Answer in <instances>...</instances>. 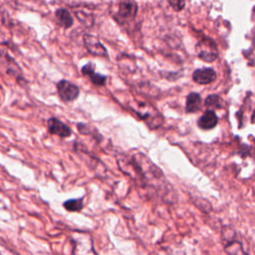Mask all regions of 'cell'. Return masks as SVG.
I'll list each match as a JSON object with an SVG mask.
<instances>
[{"instance_id":"6da1fadb","label":"cell","mask_w":255,"mask_h":255,"mask_svg":"<svg viewBox=\"0 0 255 255\" xmlns=\"http://www.w3.org/2000/svg\"><path fill=\"white\" fill-rule=\"evenodd\" d=\"M138 6L134 0H120L118 3V9L114 18L121 24L128 21H131L137 14Z\"/></svg>"},{"instance_id":"7a4b0ae2","label":"cell","mask_w":255,"mask_h":255,"mask_svg":"<svg viewBox=\"0 0 255 255\" xmlns=\"http://www.w3.org/2000/svg\"><path fill=\"white\" fill-rule=\"evenodd\" d=\"M56 86L59 97L65 103H70L77 100L80 95L79 87L70 81L61 80L57 83Z\"/></svg>"},{"instance_id":"3957f363","label":"cell","mask_w":255,"mask_h":255,"mask_svg":"<svg viewBox=\"0 0 255 255\" xmlns=\"http://www.w3.org/2000/svg\"><path fill=\"white\" fill-rule=\"evenodd\" d=\"M197 57L205 62H213L217 58L215 44L210 39H202L195 47Z\"/></svg>"},{"instance_id":"277c9868","label":"cell","mask_w":255,"mask_h":255,"mask_svg":"<svg viewBox=\"0 0 255 255\" xmlns=\"http://www.w3.org/2000/svg\"><path fill=\"white\" fill-rule=\"evenodd\" d=\"M84 45L88 52L98 57H108V51L106 47L99 41V39L91 34H85L83 37Z\"/></svg>"},{"instance_id":"5b68a950","label":"cell","mask_w":255,"mask_h":255,"mask_svg":"<svg viewBox=\"0 0 255 255\" xmlns=\"http://www.w3.org/2000/svg\"><path fill=\"white\" fill-rule=\"evenodd\" d=\"M47 127L50 133L60 137H69L72 134V129L57 118H50L47 122Z\"/></svg>"},{"instance_id":"8992f818","label":"cell","mask_w":255,"mask_h":255,"mask_svg":"<svg viewBox=\"0 0 255 255\" xmlns=\"http://www.w3.org/2000/svg\"><path fill=\"white\" fill-rule=\"evenodd\" d=\"M192 80L199 85H207L216 80V73L212 68L196 69L192 73Z\"/></svg>"},{"instance_id":"52a82bcc","label":"cell","mask_w":255,"mask_h":255,"mask_svg":"<svg viewBox=\"0 0 255 255\" xmlns=\"http://www.w3.org/2000/svg\"><path fill=\"white\" fill-rule=\"evenodd\" d=\"M95 65L92 63V62H89L87 63L85 66L82 67V74L84 76H87L90 78L91 82L96 85V86H99V87H102V86H105L106 85V82H107V76L105 75H102V74H99V73H96L95 72Z\"/></svg>"},{"instance_id":"ba28073f","label":"cell","mask_w":255,"mask_h":255,"mask_svg":"<svg viewBox=\"0 0 255 255\" xmlns=\"http://www.w3.org/2000/svg\"><path fill=\"white\" fill-rule=\"evenodd\" d=\"M217 124H218V118L214 113V111L212 110L205 111L204 114L197 121L198 128L204 130L212 129L213 128L216 127Z\"/></svg>"},{"instance_id":"9c48e42d","label":"cell","mask_w":255,"mask_h":255,"mask_svg":"<svg viewBox=\"0 0 255 255\" xmlns=\"http://www.w3.org/2000/svg\"><path fill=\"white\" fill-rule=\"evenodd\" d=\"M202 106V99L198 93L192 92L186 96V104H185V112L196 113L201 109Z\"/></svg>"},{"instance_id":"30bf717a","label":"cell","mask_w":255,"mask_h":255,"mask_svg":"<svg viewBox=\"0 0 255 255\" xmlns=\"http://www.w3.org/2000/svg\"><path fill=\"white\" fill-rule=\"evenodd\" d=\"M55 17H56V20H57L58 24L60 26L64 27L65 29H68V28L72 27V25L74 24L73 16H72L71 12L66 8L57 9L56 12H55Z\"/></svg>"},{"instance_id":"8fae6325","label":"cell","mask_w":255,"mask_h":255,"mask_svg":"<svg viewBox=\"0 0 255 255\" xmlns=\"http://www.w3.org/2000/svg\"><path fill=\"white\" fill-rule=\"evenodd\" d=\"M63 206L66 210L71 211V212H76L82 210L84 206V200L83 198H73V199H68L63 203Z\"/></svg>"},{"instance_id":"7c38bea8","label":"cell","mask_w":255,"mask_h":255,"mask_svg":"<svg viewBox=\"0 0 255 255\" xmlns=\"http://www.w3.org/2000/svg\"><path fill=\"white\" fill-rule=\"evenodd\" d=\"M204 105L208 108H215V109H219L222 107L221 105V99L219 96L217 95H209L204 102Z\"/></svg>"},{"instance_id":"4fadbf2b","label":"cell","mask_w":255,"mask_h":255,"mask_svg":"<svg viewBox=\"0 0 255 255\" xmlns=\"http://www.w3.org/2000/svg\"><path fill=\"white\" fill-rule=\"evenodd\" d=\"M169 6L176 12L183 10L185 7V0H167Z\"/></svg>"}]
</instances>
